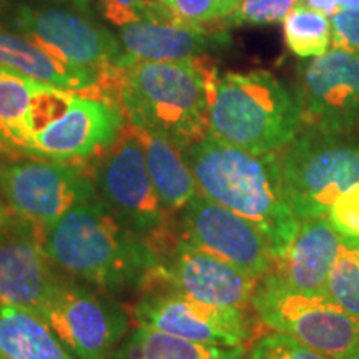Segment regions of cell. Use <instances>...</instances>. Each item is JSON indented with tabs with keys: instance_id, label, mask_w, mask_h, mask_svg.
<instances>
[{
	"instance_id": "6da1fadb",
	"label": "cell",
	"mask_w": 359,
	"mask_h": 359,
	"mask_svg": "<svg viewBox=\"0 0 359 359\" xmlns=\"http://www.w3.org/2000/svg\"><path fill=\"white\" fill-rule=\"evenodd\" d=\"M218 72L206 57L130 62L107 74L130 125L167 138L180 150L208 135V110Z\"/></svg>"
},
{
	"instance_id": "7a4b0ae2",
	"label": "cell",
	"mask_w": 359,
	"mask_h": 359,
	"mask_svg": "<svg viewBox=\"0 0 359 359\" xmlns=\"http://www.w3.org/2000/svg\"><path fill=\"white\" fill-rule=\"evenodd\" d=\"M182 154L200 193L253 223L266 238L273 259L288 250L299 219L286 198L280 151L253 155L208 133Z\"/></svg>"
},
{
	"instance_id": "3957f363",
	"label": "cell",
	"mask_w": 359,
	"mask_h": 359,
	"mask_svg": "<svg viewBox=\"0 0 359 359\" xmlns=\"http://www.w3.org/2000/svg\"><path fill=\"white\" fill-rule=\"evenodd\" d=\"M40 233L58 271L109 294L140 290L155 263L154 241L120 222L98 198L74 206Z\"/></svg>"
},
{
	"instance_id": "277c9868",
	"label": "cell",
	"mask_w": 359,
	"mask_h": 359,
	"mask_svg": "<svg viewBox=\"0 0 359 359\" xmlns=\"http://www.w3.org/2000/svg\"><path fill=\"white\" fill-rule=\"evenodd\" d=\"M303 128L296 92L266 70L217 77L208 133L253 155L285 150Z\"/></svg>"
},
{
	"instance_id": "5b68a950",
	"label": "cell",
	"mask_w": 359,
	"mask_h": 359,
	"mask_svg": "<svg viewBox=\"0 0 359 359\" xmlns=\"http://www.w3.org/2000/svg\"><path fill=\"white\" fill-rule=\"evenodd\" d=\"M125 128L118 100L103 90L69 92L47 85L30 115L29 155L85 163L116 142Z\"/></svg>"
},
{
	"instance_id": "8992f818",
	"label": "cell",
	"mask_w": 359,
	"mask_h": 359,
	"mask_svg": "<svg viewBox=\"0 0 359 359\" xmlns=\"http://www.w3.org/2000/svg\"><path fill=\"white\" fill-rule=\"evenodd\" d=\"M283 185L299 222L326 217L343 191L359 183V138L303 127L280 151Z\"/></svg>"
},
{
	"instance_id": "52a82bcc",
	"label": "cell",
	"mask_w": 359,
	"mask_h": 359,
	"mask_svg": "<svg viewBox=\"0 0 359 359\" xmlns=\"http://www.w3.org/2000/svg\"><path fill=\"white\" fill-rule=\"evenodd\" d=\"M251 308L262 325L293 336L330 359H359V318L327 293L293 290L268 273L257 283Z\"/></svg>"
},
{
	"instance_id": "ba28073f",
	"label": "cell",
	"mask_w": 359,
	"mask_h": 359,
	"mask_svg": "<svg viewBox=\"0 0 359 359\" xmlns=\"http://www.w3.org/2000/svg\"><path fill=\"white\" fill-rule=\"evenodd\" d=\"M0 195L20 218L39 228L98 198L87 165L34 155L0 156Z\"/></svg>"
},
{
	"instance_id": "9c48e42d",
	"label": "cell",
	"mask_w": 359,
	"mask_h": 359,
	"mask_svg": "<svg viewBox=\"0 0 359 359\" xmlns=\"http://www.w3.org/2000/svg\"><path fill=\"white\" fill-rule=\"evenodd\" d=\"M90 173L98 200L128 228L150 240L172 230V217L156 195L133 125H125L114 145L93 158Z\"/></svg>"
},
{
	"instance_id": "30bf717a",
	"label": "cell",
	"mask_w": 359,
	"mask_h": 359,
	"mask_svg": "<svg viewBox=\"0 0 359 359\" xmlns=\"http://www.w3.org/2000/svg\"><path fill=\"white\" fill-rule=\"evenodd\" d=\"M42 318L79 359H110L130 333L132 314L111 296L60 273Z\"/></svg>"
},
{
	"instance_id": "8fae6325",
	"label": "cell",
	"mask_w": 359,
	"mask_h": 359,
	"mask_svg": "<svg viewBox=\"0 0 359 359\" xmlns=\"http://www.w3.org/2000/svg\"><path fill=\"white\" fill-rule=\"evenodd\" d=\"M151 241L156 250L155 263L140 291L163 288L215 306H251L258 280L193 246L180 236L177 228Z\"/></svg>"
},
{
	"instance_id": "7c38bea8",
	"label": "cell",
	"mask_w": 359,
	"mask_h": 359,
	"mask_svg": "<svg viewBox=\"0 0 359 359\" xmlns=\"http://www.w3.org/2000/svg\"><path fill=\"white\" fill-rule=\"evenodd\" d=\"M11 24L15 32L79 69L105 74L125 58L122 42L110 30L67 8L22 4L11 12Z\"/></svg>"
},
{
	"instance_id": "4fadbf2b",
	"label": "cell",
	"mask_w": 359,
	"mask_h": 359,
	"mask_svg": "<svg viewBox=\"0 0 359 359\" xmlns=\"http://www.w3.org/2000/svg\"><path fill=\"white\" fill-rule=\"evenodd\" d=\"M248 309L215 306L163 288H147L132 308L135 326L218 346H246L251 338Z\"/></svg>"
},
{
	"instance_id": "5bb4252c",
	"label": "cell",
	"mask_w": 359,
	"mask_h": 359,
	"mask_svg": "<svg viewBox=\"0 0 359 359\" xmlns=\"http://www.w3.org/2000/svg\"><path fill=\"white\" fill-rule=\"evenodd\" d=\"M177 231L193 246L262 280L273 268L266 238L253 223L198 193L178 215Z\"/></svg>"
},
{
	"instance_id": "9a60e30c",
	"label": "cell",
	"mask_w": 359,
	"mask_h": 359,
	"mask_svg": "<svg viewBox=\"0 0 359 359\" xmlns=\"http://www.w3.org/2000/svg\"><path fill=\"white\" fill-rule=\"evenodd\" d=\"M303 127L333 133L359 130V53L331 48L299 67L296 88Z\"/></svg>"
},
{
	"instance_id": "2e32d148",
	"label": "cell",
	"mask_w": 359,
	"mask_h": 359,
	"mask_svg": "<svg viewBox=\"0 0 359 359\" xmlns=\"http://www.w3.org/2000/svg\"><path fill=\"white\" fill-rule=\"evenodd\" d=\"M40 230L25 222L0 231V302L42 316L60 271L45 253Z\"/></svg>"
},
{
	"instance_id": "e0dca14e",
	"label": "cell",
	"mask_w": 359,
	"mask_h": 359,
	"mask_svg": "<svg viewBox=\"0 0 359 359\" xmlns=\"http://www.w3.org/2000/svg\"><path fill=\"white\" fill-rule=\"evenodd\" d=\"M228 37L222 32L205 30L201 24H167L138 20L120 27V42L125 58L130 62H177L200 57L201 53L222 47Z\"/></svg>"
},
{
	"instance_id": "ac0fdd59",
	"label": "cell",
	"mask_w": 359,
	"mask_h": 359,
	"mask_svg": "<svg viewBox=\"0 0 359 359\" xmlns=\"http://www.w3.org/2000/svg\"><path fill=\"white\" fill-rule=\"evenodd\" d=\"M341 250L338 233L326 217L299 222L288 250L273 259V275L293 290L326 293V281Z\"/></svg>"
},
{
	"instance_id": "d6986e66",
	"label": "cell",
	"mask_w": 359,
	"mask_h": 359,
	"mask_svg": "<svg viewBox=\"0 0 359 359\" xmlns=\"http://www.w3.org/2000/svg\"><path fill=\"white\" fill-rule=\"evenodd\" d=\"M0 69L13 70L25 77L69 92L102 88L103 75L79 69L58 60L32 39L0 27ZM103 90V88H102Z\"/></svg>"
},
{
	"instance_id": "ffe728a7",
	"label": "cell",
	"mask_w": 359,
	"mask_h": 359,
	"mask_svg": "<svg viewBox=\"0 0 359 359\" xmlns=\"http://www.w3.org/2000/svg\"><path fill=\"white\" fill-rule=\"evenodd\" d=\"M0 359H79L39 313L0 302Z\"/></svg>"
},
{
	"instance_id": "44dd1931",
	"label": "cell",
	"mask_w": 359,
	"mask_h": 359,
	"mask_svg": "<svg viewBox=\"0 0 359 359\" xmlns=\"http://www.w3.org/2000/svg\"><path fill=\"white\" fill-rule=\"evenodd\" d=\"M137 130L145 150L147 168L156 195L170 215H178L200 188L180 148L160 135Z\"/></svg>"
},
{
	"instance_id": "7402d4cb",
	"label": "cell",
	"mask_w": 359,
	"mask_h": 359,
	"mask_svg": "<svg viewBox=\"0 0 359 359\" xmlns=\"http://www.w3.org/2000/svg\"><path fill=\"white\" fill-rule=\"evenodd\" d=\"M248 346H218L135 326L110 359H241Z\"/></svg>"
},
{
	"instance_id": "603a6c76",
	"label": "cell",
	"mask_w": 359,
	"mask_h": 359,
	"mask_svg": "<svg viewBox=\"0 0 359 359\" xmlns=\"http://www.w3.org/2000/svg\"><path fill=\"white\" fill-rule=\"evenodd\" d=\"M45 87L17 72L0 69V140L15 154L29 155L30 115Z\"/></svg>"
},
{
	"instance_id": "cb8c5ba5",
	"label": "cell",
	"mask_w": 359,
	"mask_h": 359,
	"mask_svg": "<svg viewBox=\"0 0 359 359\" xmlns=\"http://www.w3.org/2000/svg\"><path fill=\"white\" fill-rule=\"evenodd\" d=\"M285 40L298 58H314L330 50L331 22L326 13L302 4L283 20Z\"/></svg>"
},
{
	"instance_id": "d4e9b609",
	"label": "cell",
	"mask_w": 359,
	"mask_h": 359,
	"mask_svg": "<svg viewBox=\"0 0 359 359\" xmlns=\"http://www.w3.org/2000/svg\"><path fill=\"white\" fill-rule=\"evenodd\" d=\"M326 293L344 311L359 318V250L341 245L326 281Z\"/></svg>"
},
{
	"instance_id": "484cf974",
	"label": "cell",
	"mask_w": 359,
	"mask_h": 359,
	"mask_svg": "<svg viewBox=\"0 0 359 359\" xmlns=\"http://www.w3.org/2000/svg\"><path fill=\"white\" fill-rule=\"evenodd\" d=\"M102 7L107 19L118 27L138 20L167 22V24L185 22L172 7L165 6L158 0H102Z\"/></svg>"
},
{
	"instance_id": "4316f807",
	"label": "cell",
	"mask_w": 359,
	"mask_h": 359,
	"mask_svg": "<svg viewBox=\"0 0 359 359\" xmlns=\"http://www.w3.org/2000/svg\"><path fill=\"white\" fill-rule=\"evenodd\" d=\"M241 359H330L293 336L273 331L262 334L246 348Z\"/></svg>"
},
{
	"instance_id": "83f0119b",
	"label": "cell",
	"mask_w": 359,
	"mask_h": 359,
	"mask_svg": "<svg viewBox=\"0 0 359 359\" xmlns=\"http://www.w3.org/2000/svg\"><path fill=\"white\" fill-rule=\"evenodd\" d=\"M343 246L359 250V183L343 191L326 215Z\"/></svg>"
},
{
	"instance_id": "f1b7e54d",
	"label": "cell",
	"mask_w": 359,
	"mask_h": 359,
	"mask_svg": "<svg viewBox=\"0 0 359 359\" xmlns=\"http://www.w3.org/2000/svg\"><path fill=\"white\" fill-rule=\"evenodd\" d=\"M298 6H302L299 0H241L226 17V22L231 25H243L285 20Z\"/></svg>"
},
{
	"instance_id": "f546056e",
	"label": "cell",
	"mask_w": 359,
	"mask_h": 359,
	"mask_svg": "<svg viewBox=\"0 0 359 359\" xmlns=\"http://www.w3.org/2000/svg\"><path fill=\"white\" fill-rule=\"evenodd\" d=\"M241 0H173L172 8L193 24L226 19Z\"/></svg>"
},
{
	"instance_id": "4dcf8cb0",
	"label": "cell",
	"mask_w": 359,
	"mask_h": 359,
	"mask_svg": "<svg viewBox=\"0 0 359 359\" xmlns=\"http://www.w3.org/2000/svg\"><path fill=\"white\" fill-rule=\"evenodd\" d=\"M331 47L359 53V8H339L331 17Z\"/></svg>"
},
{
	"instance_id": "1f68e13d",
	"label": "cell",
	"mask_w": 359,
	"mask_h": 359,
	"mask_svg": "<svg viewBox=\"0 0 359 359\" xmlns=\"http://www.w3.org/2000/svg\"><path fill=\"white\" fill-rule=\"evenodd\" d=\"M25 222L27 219L20 218L19 215L13 212L11 206H8L6 198L0 195V231L12 230V228L20 226V224H24Z\"/></svg>"
},
{
	"instance_id": "d6a6232c",
	"label": "cell",
	"mask_w": 359,
	"mask_h": 359,
	"mask_svg": "<svg viewBox=\"0 0 359 359\" xmlns=\"http://www.w3.org/2000/svg\"><path fill=\"white\" fill-rule=\"evenodd\" d=\"M306 6L314 8V11L326 13L327 17H333L334 13L341 8L336 0H306Z\"/></svg>"
},
{
	"instance_id": "836d02e7",
	"label": "cell",
	"mask_w": 359,
	"mask_h": 359,
	"mask_svg": "<svg viewBox=\"0 0 359 359\" xmlns=\"http://www.w3.org/2000/svg\"><path fill=\"white\" fill-rule=\"evenodd\" d=\"M52 2L65 4V6H70L72 8H77V11L82 13H88L90 7H92V0H52Z\"/></svg>"
},
{
	"instance_id": "e575fe53",
	"label": "cell",
	"mask_w": 359,
	"mask_h": 359,
	"mask_svg": "<svg viewBox=\"0 0 359 359\" xmlns=\"http://www.w3.org/2000/svg\"><path fill=\"white\" fill-rule=\"evenodd\" d=\"M341 8H359V0H336Z\"/></svg>"
},
{
	"instance_id": "d590c367",
	"label": "cell",
	"mask_w": 359,
	"mask_h": 359,
	"mask_svg": "<svg viewBox=\"0 0 359 359\" xmlns=\"http://www.w3.org/2000/svg\"><path fill=\"white\" fill-rule=\"evenodd\" d=\"M2 8H4V0H0V13H2Z\"/></svg>"
}]
</instances>
